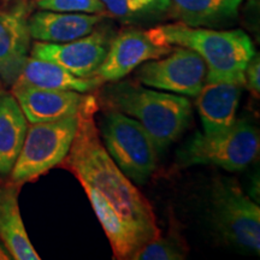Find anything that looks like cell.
I'll use <instances>...</instances> for the list:
<instances>
[{
	"label": "cell",
	"mask_w": 260,
	"mask_h": 260,
	"mask_svg": "<svg viewBox=\"0 0 260 260\" xmlns=\"http://www.w3.org/2000/svg\"><path fill=\"white\" fill-rule=\"evenodd\" d=\"M98 99L89 94L79 113V126L69 153L60 162L86 191L105 232L113 258L133 260L160 235L147 198L121 171L103 145L95 121Z\"/></svg>",
	"instance_id": "cell-1"
},
{
	"label": "cell",
	"mask_w": 260,
	"mask_h": 260,
	"mask_svg": "<svg viewBox=\"0 0 260 260\" xmlns=\"http://www.w3.org/2000/svg\"><path fill=\"white\" fill-rule=\"evenodd\" d=\"M98 102L135 119L153 140L158 152L181 138L193 117L191 104L184 95L154 90L133 81L110 82Z\"/></svg>",
	"instance_id": "cell-2"
},
{
	"label": "cell",
	"mask_w": 260,
	"mask_h": 260,
	"mask_svg": "<svg viewBox=\"0 0 260 260\" xmlns=\"http://www.w3.org/2000/svg\"><path fill=\"white\" fill-rule=\"evenodd\" d=\"M159 45L186 47L203 58L207 67L206 82H233L246 86L245 71L255 54L254 45L241 29L189 27L181 22L147 30Z\"/></svg>",
	"instance_id": "cell-3"
},
{
	"label": "cell",
	"mask_w": 260,
	"mask_h": 260,
	"mask_svg": "<svg viewBox=\"0 0 260 260\" xmlns=\"http://www.w3.org/2000/svg\"><path fill=\"white\" fill-rule=\"evenodd\" d=\"M211 223L218 235L230 245L259 254L260 209L235 178L219 176L209 191Z\"/></svg>",
	"instance_id": "cell-4"
},
{
	"label": "cell",
	"mask_w": 260,
	"mask_h": 260,
	"mask_svg": "<svg viewBox=\"0 0 260 260\" xmlns=\"http://www.w3.org/2000/svg\"><path fill=\"white\" fill-rule=\"evenodd\" d=\"M259 132L254 125L240 119L214 134L195 133L177 153L178 165H213L230 172L242 171L259 155Z\"/></svg>",
	"instance_id": "cell-5"
},
{
	"label": "cell",
	"mask_w": 260,
	"mask_h": 260,
	"mask_svg": "<svg viewBox=\"0 0 260 260\" xmlns=\"http://www.w3.org/2000/svg\"><path fill=\"white\" fill-rule=\"evenodd\" d=\"M99 134L107 153L133 183L144 184L158 164V149L145 129L132 117L106 109Z\"/></svg>",
	"instance_id": "cell-6"
},
{
	"label": "cell",
	"mask_w": 260,
	"mask_h": 260,
	"mask_svg": "<svg viewBox=\"0 0 260 260\" xmlns=\"http://www.w3.org/2000/svg\"><path fill=\"white\" fill-rule=\"evenodd\" d=\"M79 113L53 122L30 123L10 174L14 183L35 180L64 160L76 135Z\"/></svg>",
	"instance_id": "cell-7"
},
{
	"label": "cell",
	"mask_w": 260,
	"mask_h": 260,
	"mask_svg": "<svg viewBox=\"0 0 260 260\" xmlns=\"http://www.w3.org/2000/svg\"><path fill=\"white\" fill-rule=\"evenodd\" d=\"M136 79L149 88L197 96L206 83L207 67L194 51L174 46L167 56L140 65L136 70Z\"/></svg>",
	"instance_id": "cell-8"
},
{
	"label": "cell",
	"mask_w": 260,
	"mask_h": 260,
	"mask_svg": "<svg viewBox=\"0 0 260 260\" xmlns=\"http://www.w3.org/2000/svg\"><path fill=\"white\" fill-rule=\"evenodd\" d=\"M112 39L110 31L96 27L86 37L64 44L35 42L30 56L60 65L77 77L90 79L102 67Z\"/></svg>",
	"instance_id": "cell-9"
},
{
	"label": "cell",
	"mask_w": 260,
	"mask_h": 260,
	"mask_svg": "<svg viewBox=\"0 0 260 260\" xmlns=\"http://www.w3.org/2000/svg\"><path fill=\"white\" fill-rule=\"evenodd\" d=\"M172 47L154 42L147 30L125 29L113 37L105 59L94 77L102 84L123 80L145 61L167 56Z\"/></svg>",
	"instance_id": "cell-10"
},
{
	"label": "cell",
	"mask_w": 260,
	"mask_h": 260,
	"mask_svg": "<svg viewBox=\"0 0 260 260\" xmlns=\"http://www.w3.org/2000/svg\"><path fill=\"white\" fill-rule=\"evenodd\" d=\"M29 9L19 2L9 9H0V80L12 86L30 56Z\"/></svg>",
	"instance_id": "cell-11"
},
{
	"label": "cell",
	"mask_w": 260,
	"mask_h": 260,
	"mask_svg": "<svg viewBox=\"0 0 260 260\" xmlns=\"http://www.w3.org/2000/svg\"><path fill=\"white\" fill-rule=\"evenodd\" d=\"M12 94L29 123L53 122L77 115L89 94L12 84Z\"/></svg>",
	"instance_id": "cell-12"
},
{
	"label": "cell",
	"mask_w": 260,
	"mask_h": 260,
	"mask_svg": "<svg viewBox=\"0 0 260 260\" xmlns=\"http://www.w3.org/2000/svg\"><path fill=\"white\" fill-rule=\"evenodd\" d=\"M105 15L75 14L40 10L28 18L30 37L41 42L64 44L88 35Z\"/></svg>",
	"instance_id": "cell-13"
},
{
	"label": "cell",
	"mask_w": 260,
	"mask_h": 260,
	"mask_svg": "<svg viewBox=\"0 0 260 260\" xmlns=\"http://www.w3.org/2000/svg\"><path fill=\"white\" fill-rule=\"evenodd\" d=\"M245 87L233 82H206L197 95L205 134H214L230 128L236 122V112Z\"/></svg>",
	"instance_id": "cell-14"
},
{
	"label": "cell",
	"mask_w": 260,
	"mask_h": 260,
	"mask_svg": "<svg viewBox=\"0 0 260 260\" xmlns=\"http://www.w3.org/2000/svg\"><path fill=\"white\" fill-rule=\"evenodd\" d=\"M14 84L45 89L74 90L83 94L92 93L102 86L95 77H77L60 65L31 56L25 61L23 70Z\"/></svg>",
	"instance_id": "cell-15"
},
{
	"label": "cell",
	"mask_w": 260,
	"mask_h": 260,
	"mask_svg": "<svg viewBox=\"0 0 260 260\" xmlns=\"http://www.w3.org/2000/svg\"><path fill=\"white\" fill-rule=\"evenodd\" d=\"M246 0H170L175 18L189 27L219 29L233 24Z\"/></svg>",
	"instance_id": "cell-16"
},
{
	"label": "cell",
	"mask_w": 260,
	"mask_h": 260,
	"mask_svg": "<svg viewBox=\"0 0 260 260\" xmlns=\"http://www.w3.org/2000/svg\"><path fill=\"white\" fill-rule=\"evenodd\" d=\"M28 130V121L14 94H0V176L11 174Z\"/></svg>",
	"instance_id": "cell-17"
},
{
	"label": "cell",
	"mask_w": 260,
	"mask_h": 260,
	"mask_svg": "<svg viewBox=\"0 0 260 260\" xmlns=\"http://www.w3.org/2000/svg\"><path fill=\"white\" fill-rule=\"evenodd\" d=\"M0 241L6 247L12 259H40L22 220L15 187H0Z\"/></svg>",
	"instance_id": "cell-18"
},
{
	"label": "cell",
	"mask_w": 260,
	"mask_h": 260,
	"mask_svg": "<svg viewBox=\"0 0 260 260\" xmlns=\"http://www.w3.org/2000/svg\"><path fill=\"white\" fill-rule=\"evenodd\" d=\"M107 14L125 21L148 17L170 10V0H100Z\"/></svg>",
	"instance_id": "cell-19"
},
{
	"label": "cell",
	"mask_w": 260,
	"mask_h": 260,
	"mask_svg": "<svg viewBox=\"0 0 260 260\" xmlns=\"http://www.w3.org/2000/svg\"><path fill=\"white\" fill-rule=\"evenodd\" d=\"M188 256L187 243L180 234L172 232L170 235H159L142 247L133 260H183Z\"/></svg>",
	"instance_id": "cell-20"
},
{
	"label": "cell",
	"mask_w": 260,
	"mask_h": 260,
	"mask_svg": "<svg viewBox=\"0 0 260 260\" xmlns=\"http://www.w3.org/2000/svg\"><path fill=\"white\" fill-rule=\"evenodd\" d=\"M40 10L56 12H75V14L106 15L105 6L100 0H35Z\"/></svg>",
	"instance_id": "cell-21"
},
{
	"label": "cell",
	"mask_w": 260,
	"mask_h": 260,
	"mask_svg": "<svg viewBox=\"0 0 260 260\" xmlns=\"http://www.w3.org/2000/svg\"><path fill=\"white\" fill-rule=\"evenodd\" d=\"M245 80L247 88L251 90L252 94L256 98H259L260 93V59L259 54L256 53L249 60L245 71Z\"/></svg>",
	"instance_id": "cell-22"
},
{
	"label": "cell",
	"mask_w": 260,
	"mask_h": 260,
	"mask_svg": "<svg viewBox=\"0 0 260 260\" xmlns=\"http://www.w3.org/2000/svg\"><path fill=\"white\" fill-rule=\"evenodd\" d=\"M12 259L11 254H10L6 247L3 245L2 241H0V260H10Z\"/></svg>",
	"instance_id": "cell-23"
},
{
	"label": "cell",
	"mask_w": 260,
	"mask_h": 260,
	"mask_svg": "<svg viewBox=\"0 0 260 260\" xmlns=\"http://www.w3.org/2000/svg\"><path fill=\"white\" fill-rule=\"evenodd\" d=\"M3 84H4V83H3L2 80H0V94L4 92V86H3Z\"/></svg>",
	"instance_id": "cell-24"
}]
</instances>
